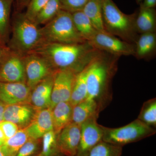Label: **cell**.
<instances>
[{
    "mask_svg": "<svg viewBox=\"0 0 156 156\" xmlns=\"http://www.w3.org/2000/svg\"><path fill=\"white\" fill-rule=\"evenodd\" d=\"M98 118L86 121L81 126L80 143L75 156H88L92 148L102 140V131L97 123Z\"/></svg>",
    "mask_w": 156,
    "mask_h": 156,
    "instance_id": "obj_10",
    "label": "cell"
},
{
    "mask_svg": "<svg viewBox=\"0 0 156 156\" xmlns=\"http://www.w3.org/2000/svg\"><path fill=\"white\" fill-rule=\"evenodd\" d=\"M122 147L101 140L92 148L88 156H121Z\"/></svg>",
    "mask_w": 156,
    "mask_h": 156,
    "instance_id": "obj_28",
    "label": "cell"
},
{
    "mask_svg": "<svg viewBox=\"0 0 156 156\" xmlns=\"http://www.w3.org/2000/svg\"><path fill=\"white\" fill-rule=\"evenodd\" d=\"M57 135L52 130L43 136L42 151L43 156H64L58 149L57 142Z\"/></svg>",
    "mask_w": 156,
    "mask_h": 156,
    "instance_id": "obj_27",
    "label": "cell"
},
{
    "mask_svg": "<svg viewBox=\"0 0 156 156\" xmlns=\"http://www.w3.org/2000/svg\"><path fill=\"white\" fill-rule=\"evenodd\" d=\"M77 74L67 69L54 71L50 108L59 102L69 101Z\"/></svg>",
    "mask_w": 156,
    "mask_h": 156,
    "instance_id": "obj_9",
    "label": "cell"
},
{
    "mask_svg": "<svg viewBox=\"0 0 156 156\" xmlns=\"http://www.w3.org/2000/svg\"><path fill=\"white\" fill-rule=\"evenodd\" d=\"M137 119L148 126L156 129V98L146 101L144 103Z\"/></svg>",
    "mask_w": 156,
    "mask_h": 156,
    "instance_id": "obj_26",
    "label": "cell"
},
{
    "mask_svg": "<svg viewBox=\"0 0 156 156\" xmlns=\"http://www.w3.org/2000/svg\"><path fill=\"white\" fill-rule=\"evenodd\" d=\"M2 51H1V50H0V65H1V62H2Z\"/></svg>",
    "mask_w": 156,
    "mask_h": 156,
    "instance_id": "obj_39",
    "label": "cell"
},
{
    "mask_svg": "<svg viewBox=\"0 0 156 156\" xmlns=\"http://www.w3.org/2000/svg\"><path fill=\"white\" fill-rule=\"evenodd\" d=\"M39 139L29 138L20 149L16 156H32L39 148Z\"/></svg>",
    "mask_w": 156,
    "mask_h": 156,
    "instance_id": "obj_31",
    "label": "cell"
},
{
    "mask_svg": "<svg viewBox=\"0 0 156 156\" xmlns=\"http://www.w3.org/2000/svg\"><path fill=\"white\" fill-rule=\"evenodd\" d=\"M100 126L102 131V140L122 147L153 136L156 133L155 128L148 126L137 119L119 128Z\"/></svg>",
    "mask_w": 156,
    "mask_h": 156,
    "instance_id": "obj_6",
    "label": "cell"
},
{
    "mask_svg": "<svg viewBox=\"0 0 156 156\" xmlns=\"http://www.w3.org/2000/svg\"><path fill=\"white\" fill-rule=\"evenodd\" d=\"M119 58L99 51L88 65L87 99L95 101L101 112L112 100V82L118 70Z\"/></svg>",
    "mask_w": 156,
    "mask_h": 156,
    "instance_id": "obj_2",
    "label": "cell"
},
{
    "mask_svg": "<svg viewBox=\"0 0 156 156\" xmlns=\"http://www.w3.org/2000/svg\"><path fill=\"white\" fill-rule=\"evenodd\" d=\"M5 105L0 101V122L3 121V114H4Z\"/></svg>",
    "mask_w": 156,
    "mask_h": 156,
    "instance_id": "obj_35",
    "label": "cell"
},
{
    "mask_svg": "<svg viewBox=\"0 0 156 156\" xmlns=\"http://www.w3.org/2000/svg\"><path fill=\"white\" fill-rule=\"evenodd\" d=\"M81 126L72 122L57 135V145L64 156H75L80 143Z\"/></svg>",
    "mask_w": 156,
    "mask_h": 156,
    "instance_id": "obj_13",
    "label": "cell"
},
{
    "mask_svg": "<svg viewBox=\"0 0 156 156\" xmlns=\"http://www.w3.org/2000/svg\"><path fill=\"white\" fill-rule=\"evenodd\" d=\"M2 58L0 65V82L25 83V68L22 57L16 52Z\"/></svg>",
    "mask_w": 156,
    "mask_h": 156,
    "instance_id": "obj_11",
    "label": "cell"
},
{
    "mask_svg": "<svg viewBox=\"0 0 156 156\" xmlns=\"http://www.w3.org/2000/svg\"><path fill=\"white\" fill-rule=\"evenodd\" d=\"M135 23L139 34L156 33V11L154 8H147L140 4L139 10L136 12Z\"/></svg>",
    "mask_w": 156,
    "mask_h": 156,
    "instance_id": "obj_20",
    "label": "cell"
},
{
    "mask_svg": "<svg viewBox=\"0 0 156 156\" xmlns=\"http://www.w3.org/2000/svg\"><path fill=\"white\" fill-rule=\"evenodd\" d=\"M53 83V74L32 89L30 103L36 110L50 108Z\"/></svg>",
    "mask_w": 156,
    "mask_h": 156,
    "instance_id": "obj_16",
    "label": "cell"
},
{
    "mask_svg": "<svg viewBox=\"0 0 156 156\" xmlns=\"http://www.w3.org/2000/svg\"><path fill=\"white\" fill-rule=\"evenodd\" d=\"M71 14L78 33L85 41H89L98 31L83 11H76Z\"/></svg>",
    "mask_w": 156,
    "mask_h": 156,
    "instance_id": "obj_23",
    "label": "cell"
},
{
    "mask_svg": "<svg viewBox=\"0 0 156 156\" xmlns=\"http://www.w3.org/2000/svg\"><path fill=\"white\" fill-rule=\"evenodd\" d=\"M0 127L3 130L6 140L14 136L20 129L19 127L14 123L4 120L0 122Z\"/></svg>",
    "mask_w": 156,
    "mask_h": 156,
    "instance_id": "obj_33",
    "label": "cell"
},
{
    "mask_svg": "<svg viewBox=\"0 0 156 156\" xmlns=\"http://www.w3.org/2000/svg\"><path fill=\"white\" fill-rule=\"evenodd\" d=\"M61 10L60 0H49L37 15L34 22L38 25L46 24Z\"/></svg>",
    "mask_w": 156,
    "mask_h": 156,
    "instance_id": "obj_25",
    "label": "cell"
},
{
    "mask_svg": "<svg viewBox=\"0 0 156 156\" xmlns=\"http://www.w3.org/2000/svg\"><path fill=\"white\" fill-rule=\"evenodd\" d=\"M88 68V65L76 76L69 100L73 107L87 98Z\"/></svg>",
    "mask_w": 156,
    "mask_h": 156,
    "instance_id": "obj_21",
    "label": "cell"
},
{
    "mask_svg": "<svg viewBox=\"0 0 156 156\" xmlns=\"http://www.w3.org/2000/svg\"><path fill=\"white\" fill-rule=\"evenodd\" d=\"M44 42L77 44L87 42L77 30L72 15L61 10L55 17L41 28Z\"/></svg>",
    "mask_w": 156,
    "mask_h": 156,
    "instance_id": "obj_4",
    "label": "cell"
},
{
    "mask_svg": "<svg viewBox=\"0 0 156 156\" xmlns=\"http://www.w3.org/2000/svg\"><path fill=\"white\" fill-rule=\"evenodd\" d=\"M29 138L25 128H21L14 136L7 140L0 147L6 156H16L20 149Z\"/></svg>",
    "mask_w": 156,
    "mask_h": 156,
    "instance_id": "obj_24",
    "label": "cell"
},
{
    "mask_svg": "<svg viewBox=\"0 0 156 156\" xmlns=\"http://www.w3.org/2000/svg\"><path fill=\"white\" fill-rule=\"evenodd\" d=\"M135 45L134 56L137 59L148 60L154 58L156 53V33L140 34Z\"/></svg>",
    "mask_w": 156,
    "mask_h": 156,
    "instance_id": "obj_19",
    "label": "cell"
},
{
    "mask_svg": "<svg viewBox=\"0 0 156 156\" xmlns=\"http://www.w3.org/2000/svg\"><path fill=\"white\" fill-rule=\"evenodd\" d=\"M49 0H30L27 5L26 17L34 22L37 15Z\"/></svg>",
    "mask_w": 156,
    "mask_h": 156,
    "instance_id": "obj_30",
    "label": "cell"
},
{
    "mask_svg": "<svg viewBox=\"0 0 156 156\" xmlns=\"http://www.w3.org/2000/svg\"><path fill=\"white\" fill-rule=\"evenodd\" d=\"M3 144V143L2 142V141H0V146H1L2 144Z\"/></svg>",
    "mask_w": 156,
    "mask_h": 156,
    "instance_id": "obj_42",
    "label": "cell"
},
{
    "mask_svg": "<svg viewBox=\"0 0 156 156\" xmlns=\"http://www.w3.org/2000/svg\"><path fill=\"white\" fill-rule=\"evenodd\" d=\"M73 107L69 101H62L52 109L53 131L56 134L72 122Z\"/></svg>",
    "mask_w": 156,
    "mask_h": 156,
    "instance_id": "obj_17",
    "label": "cell"
},
{
    "mask_svg": "<svg viewBox=\"0 0 156 156\" xmlns=\"http://www.w3.org/2000/svg\"><path fill=\"white\" fill-rule=\"evenodd\" d=\"M136 3H137V4H140V3L142 2L143 0H136Z\"/></svg>",
    "mask_w": 156,
    "mask_h": 156,
    "instance_id": "obj_40",
    "label": "cell"
},
{
    "mask_svg": "<svg viewBox=\"0 0 156 156\" xmlns=\"http://www.w3.org/2000/svg\"><path fill=\"white\" fill-rule=\"evenodd\" d=\"M6 140L5 137V134H4L3 130H2V128L0 127V141H2L4 144Z\"/></svg>",
    "mask_w": 156,
    "mask_h": 156,
    "instance_id": "obj_36",
    "label": "cell"
},
{
    "mask_svg": "<svg viewBox=\"0 0 156 156\" xmlns=\"http://www.w3.org/2000/svg\"><path fill=\"white\" fill-rule=\"evenodd\" d=\"M140 4L145 8H154L156 5V0H143Z\"/></svg>",
    "mask_w": 156,
    "mask_h": 156,
    "instance_id": "obj_34",
    "label": "cell"
},
{
    "mask_svg": "<svg viewBox=\"0 0 156 156\" xmlns=\"http://www.w3.org/2000/svg\"><path fill=\"white\" fill-rule=\"evenodd\" d=\"M88 41L77 44L43 42L33 51L48 61L54 71L67 69L78 73L99 52Z\"/></svg>",
    "mask_w": 156,
    "mask_h": 156,
    "instance_id": "obj_1",
    "label": "cell"
},
{
    "mask_svg": "<svg viewBox=\"0 0 156 156\" xmlns=\"http://www.w3.org/2000/svg\"><path fill=\"white\" fill-rule=\"evenodd\" d=\"M82 11L98 31L105 32L103 25L102 0H89Z\"/></svg>",
    "mask_w": 156,
    "mask_h": 156,
    "instance_id": "obj_22",
    "label": "cell"
},
{
    "mask_svg": "<svg viewBox=\"0 0 156 156\" xmlns=\"http://www.w3.org/2000/svg\"><path fill=\"white\" fill-rule=\"evenodd\" d=\"M14 0H0V37L5 36L9 26L11 5Z\"/></svg>",
    "mask_w": 156,
    "mask_h": 156,
    "instance_id": "obj_29",
    "label": "cell"
},
{
    "mask_svg": "<svg viewBox=\"0 0 156 156\" xmlns=\"http://www.w3.org/2000/svg\"><path fill=\"white\" fill-rule=\"evenodd\" d=\"M88 42L96 50L114 56L120 57L135 55V44L125 41L106 32H98Z\"/></svg>",
    "mask_w": 156,
    "mask_h": 156,
    "instance_id": "obj_7",
    "label": "cell"
},
{
    "mask_svg": "<svg viewBox=\"0 0 156 156\" xmlns=\"http://www.w3.org/2000/svg\"><path fill=\"white\" fill-rule=\"evenodd\" d=\"M89 0H60L61 10L73 13L82 11Z\"/></svg>",
    "mask_w": 156,
    "mask_h": 156,
    "instance_id": "obj_32",
    "label": "cell"
},
{
    "mask_svg": "<svg viewBox=\"0 0 156 156\" xmlns=\"http://www.w3.org/2000/svg\"><path fill=\"white\" fill-rule=\"evenodd\" d=\"M100 109L94 101L86 99L73 107L72 122L81 126L86 121L99 117Z\"/></svg>",
    "mask_w": 156,
    "mask_h": 156,
    "instance_id": "obj_18",
    "label": "cell"
},
{
    "mask_svg": "<svg viewBox=\"0 0 156 156\" xmlns=\"http://www.w3.org/2000/svg\"><path fill=\"white\" fill-rule=\"evenodd\" d=\"M31 90L25 83L0 82V101L5 105L30 103Z\"/></svg>",
    "mask_w": 156,
    "mask_h": 156,
    "instance_id": "obj_12",
    "label": "cell"
},
{
    "mask_svg": "<svg viewBox=\"0 0 156 156\" xmlns=\"http://www.w3.org/2000/svg\"><path fill=\"white\" fill-rule=\"evenodd\" d=\"M102 16L105 32L125 41L135 44L140 34L136 30V12L127 14L112 0H102Z\"/></svg>",
    "mask_w": 156,
    "mask_h": 156,
    "instance_id": "obj_3",
    "label": "cell"
},
{
    "mask_svg": "<svg viewBox=\"0 0 156 156\" xmlns=\"http://www.w3.org/2000/svg\"><path fill=\"white\" fill-rule=\"evenodd\" d=\"M44 42L41 28L25 14L18 15L14 21L11 46L14 52L27 54Z\"/></svg>",
    "mask_w": 156,
    "mask_h": 156,
    "instance_id": "obj_5",
    "label": "cell"
},
{
    "mask_svg": "<svg viewBox=\"0 0 156 156\" xmlns=\"http://www.w3.org/2000/svg\"><path fill=\"white\" fill-rule=\"evenodd\" d=\"M35 156H43V155H42V154L41 153L38 154H37V155Z\"/></svg>",
    "mask_w": 156,
    "mask_h": 156,
    "instance_id": "obj_41",
    "label": "cell"
},
{
    "mask_svg": "<svg viewBox=\"0 0 156 156\" xmlns=\"http://www.w3.org/2000/svg\"><path fill=\"white\" fill-rule=\"evenodd\" d=\"M30 0H19V4L21 7L27 6Z\"/></svg>",
    "mask_w": 156,
    "mask_h": 156,
    "instance_id": "obj_37",
    "label": "cell"
},
{
    "mask_svg": "<svg viewBox=\"0 0 156 156\" xmlns=\"http://www.w3.org/2000/svg\"><path fill=\"white\" fill-rule=\"evenodd\" d=\"M29 138L40 139L49 131L53 130L52 109L37 110L32 121L25 128Z\"/></svg>",
    "mask_w": 156,
    "mask_h": 156,
    "instance_id": "obj_15",
    "label": "cell"
},
{
    "mask_svg": "<svg viewBox=\"0 0 156 156\" xmlns=\"http://www.w3.org/2000/svg\"><path fill=\"white\" fill-rule=\"evenodd\" d=\"M22 57L24 63L26 83L31 89L52 75L55 71L50 63L41 56L34 53H29Z\"/></svg>",
    "mask_w": 156,
    "mask_h": 156,
    "instance_id": "obj_8",
    "label": "cell"
},
{
    "mask_svg": "<svg viewBox=\"0 0 156 156\" xmlns=\"http://www.w3.org/2000/svg\"><path fill=\"white\" fill-rule=\"evenodd\" d=\"M36 111L29 103L5 105L3 120L14 123L20 129L25 128L32 121Z\"/></svg>",
    "mask_w": 156,
    "mask_h": 156,
    "instance_id": "obj_14",
    "label": "cell"
},
{
    "mask_svg": "<svg viewBox=\"0 0 156 156\" xmlns=\"http://www.w3.org/2000/svg\"><path fill=\"white\" fill-rule=\"evenodd\" d=\"M0 156H7L4 153V152L2 150V148L0 147Z\"/></svg>",
    "mask_w": 156,
    "mask_h": 156,
    "instance_id": "obj_38",
    "label": "cell"
}]
</instances>
